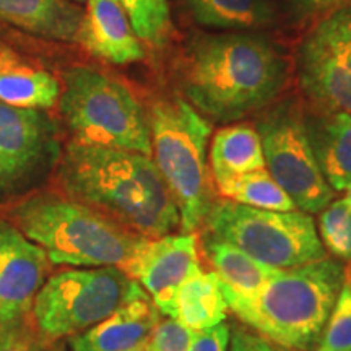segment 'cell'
Returning <instances> with one entry per match:
<instances>
[{
	"label": "cell",
	"instance_id": "obj_31",
	"mask_svg": "<svg viewBox=\"0 0 351 351\" xmlns=\"http://www.w3.org/2000/svg\"><path fill=\"white\" fill-rule=\"evenodd\" d=\"M291 7L300 20H320L333 12L351 7V0H291Z\"/></svg>",
	"mask_w": 351,
	"mask_h": 351
},
{
	"label": "cell",
	"instance_id": "obj_23",
	"mask_svg": "<svg viewBox=\"0 0 351 351\" xmlns=\"http://www.w3.org/2000/svg\"><path fill=\"white\" fill-rule=\"evenodd\" d=\"M223 199L232 200L236 204L245 205L258 210H271V212H291L298 210L295 202L280 184L271 178L267 168L251 171L215 187Z\"/></svg>",
	"mask_w": 351,
	"mask_h": 351
},
{
	"label": "cell",
	"instance_id": "obj_21",
	"mask_svg": "<svg viewBox=\"0 0 351 351\" xmlns=\"http://www.w3.org/2000/svg\"><path fill=\"white\" fill-rule=\"evenodd\" d=\"M228 302L221 280L213 271L192 276L176 295L174 317L192 330H205L223 324L228 314Z\"/></svg>",
	"mask_w": 351,
	"mask_h": 351
},
{
	"label": "cell",
	"instance_id": "obj_5",
	"mask_svg": "<svg viewBox=\"0 0 351 351\" xmlns=\"http://www.w3.org/2000/svg\"><path fill=\"white\" fill-rule=\"evenodd\" d=\"M152 160L181 217V232H195L215 204L207 145L212 122L181 96L160 98L148 112Z\"/></svg>",
	"mask_w": 351,
	"mask_h": 351
},
{
	"label": "cell",
	"instance_id": "obj_34",
	"mask_svg": "<svg viewBox=\"0 0 351 351\" xmlns=\"http://www.w3.org/2000/svg\"><path fill=\"white\" fill-rule=\"evenodd\" d=\"M345 200L348 202V205H350V208H351V184L348 186V189H346V197H345Z\"/></svg>",
	"mask_w": 351,
	"mask_h": 351
},
{
	"label": "cell",
	"instance_id": "obj_35",
	"mask_svg": "<svg viewBox=\"0 0 351 351\" xmlns=\"http://www.w3.org/2000/svg\"><path fill=\"white\" fill-rule=\"evenodd\" d=\"M73 2H77V3H80V2H86V0H73Z\"/></svg>",
	"mask_w": 351,
	"mask_h": 351
},
{
	"label": "cell",
	"instance_id": "obj_12",
	"mask_svg": "<svg viewBox=\"0 0 351 351\" xmlns=\"http://www.w3.org/2000/svg\"><path fill=\"white\" fill-rule=\"evenodd\" d=\"M51 267L43 247L0 217V327L26 322Z\"/></svg>",
	"mask_w": 351,
	"mask_h": 351
},
{
	"label": "cell",
	"instance_id": "obj_30",
	"mask_svg": "<svg viewBox=\"0 0 351 351\" xmlns=\"http://www.w3.org/2000/svg\"><path fill=\"white\" fill-rule=\"evenodd\" d=\"M230 339L231 327L225 322L205 330H194V339L189 351H228Z\"/></svg>",
	"mask_w": 351,
	"mask_h": 351
},
{
	"label": "cell",
	"instance_id": "obj_10",
	"mask_svg": "<svg viewBox=\"0 0 351 351\" xmlns=\"http://www.w3.org/2000/svg\"><path fill=\"white\" fill-rule=\"evenodd\" d=\"M60 152L49 114L0 103V208L36 192L54 174Z\"/></svg>",
	"mask_w": 351,
	"mask_h": 351
},
{
	"label": "cell",
	"instance_id": "obj_17",
	"mask_svg": "<svg viewBox=\"0 0 351 351\" xmlns=\"http://www.w3.org/2000/svg\"><path fill=\"white\" fill-rule=\"evenodd\" d=\"M83 12L72 0H0V20L49 41H75Z\"/></svg>",
	"mask_w": 351,
	"mask_h": 351
},
{
	"label": "cell",
	"instance_id": "obj_14",
	"mask_svg": "<svg viewBox=\"0 0 351 351\" xmlns=\"http://www.w3.org/2000/svg\"><path fill=\"white\" fill-rule=\"evenodd\" d=\"M75 41L104 62L127 65L145 57L125 12L116 0H86Z\"/></svg>",
	"mask_w": 351,
	"mask_h": 351
},
{
	"label": "cell",
	"instance_id": "obj_33",
	"mask_svg": "<svg viewBox=\"0 0 351 351\" xmlns=\"http://www.w3.org/2000/svg\"><path fill=\"white\" fill-rule=\"evenodd\" d=\"M127 351H147V341H145V343H142V345L135 346V348H132V350H127Z\"/></svg>",
	"mask_w": 351,
	"mask_h": 351
},
{
	"label": "cell",
	"instance_id": "obj_28",
	"mask_svg": "<svg viewBox=\"0 0 351 351\" xmlns=\"http://www.w3.org/2000/svg\"><path fill=\"white\" fill-rule=\"evenodd\" d=\"M51 343L26 322L0 327V351H54Z\"/></svg>",
	"mask_w": 351,
	"mask_h": 351
},
{
	"label": "cell",
	"instance_id": "obj_15",
	"mask_svg": "<svg viewBox=\"0 0 351 351\" xmlns=\"http://www.w3.org/2000/svg\"><path fill=\"white\" fill-rule=\"evenodd\" d=\"M161 313L140 287L114 313L88 330L70 337V351H127L148 341Z\"/></svg>",
	"mask_w": 351,
	"mask_h": 351
},
{
	"label": "cell",
	"instance_id": "obj_19",
	"mask_svg": "<svg viewBox=\"0 0 351 351\" xmlns=\"http://www.w3.org/2000/svg\"><path fill=\"white\" fill-rule=\"evenodd\" d=\"M202 252L221 283L243 298L256 296L276 271L274 267L256 261L239 247L207 231L202 239Z\"/></svg>",
	"mask_w": 351,
	"mask_h": 351
},
{
	"label": "cell",
	"instance_id": "obj_20",
	"mask_svg": "<svg viewBox=\"0 0 351 351\" xmlns=\"http://www.w3.org/2000/svg\"><path fill=\"white\" fill-rule=\"evenodd\" d=\"M265 168L261 135L251 124H231L219 129L213 135L210 147V171L213 186Z\"/></svg>",
	"mask_w": 351,
	"mask_h": 351
},
{
	"label": "cell",
	"instance_id": "obj_29",
	"mask_svg": "<svg viewBox=\"0 0 351 351\" xmlns=\"http://www.w3.org/2000/svg\"><path fill=\"white\" fill-rule=\"evenodd\" d=\"M228 351H287L274 341L249 327L236 326L231 328L230 348Z\"/></svg>",
	"mask_w": 351,
	"mask_h": 351
},
{
	"label": "cell",
	"instance_id": "obj_3",
	"mask_svg": "<svg viewBox=\"0 0 351 351\" xmlns=\"http://www.w3.org/2000/svg\"><path fill=\"white\" fill-rule=\"evenodd\" d=\"M3 218L43 247L52 265L117 267L130 278L150 239L57 191L26 195L3 208Z\"/></svg>",
	"mask_w": 351,
	"mask_h": 351
},
{
	"label": "cell",
	"instance_id": "obj_16",
	"mask_svg": "<svg viewBox=\"0 0 351 351\" xmlns=\"http://www.w3.org/2000/svg\"><path fill=\"white\" fill-rule=\"evenodd\" d=\"M304 122L320 173L333 192L346 191L351 184V116L313 111Z\"/></svg>",
	"mask_w": 351,
	"mask_h": 351
},
{
	"label": "cell",
	"instance_id": "obj_2",
	"mask_svg": "<svg viewBox=\"0 0 351 351\" xmlns=\"http://www.w3.org/2000/svg\"><path fill=\"white\" fill-rule=\"evenodd\" d=\"M56 191L145 238L181 225L178 205L152 156L70 140L54 169Z\"/></svg>",
	"mask_w": 351,
	"mask_h": 351
},
{
	"label": "cell",
	"instance_id": "obj_6",
	"mask_svg": "<svg viewBox=\"0 0 351 351\" xmlns=\"http://www.w3.org/2000/svg\"><path fill=\"white\" fill-rule=\"evenodd\" d=\"M59 112L72 142L152 156L148 112L130 88L91 67L62 77Z\"/></svg>",
	"mask_w": 351,
	"mask_h": 351
},
{
	"label": "cell",
	"instance_id": "obj_4",
	"mask_svg": "<svg viewBox=\"0 0 351 351\" xmlns=\"http://www.w3.org/2000/svg\"><path fill=\"white\" fill-rule=\"evenodd\" d=\"M343 283V265L330 257L276 269L256 296L221 283L228 307L249 328L293 351H315Z\"/></svg>",
	"mask_w": 351,
	"mask_h": 351
},
{
	"label": "cell",
	"instance_id": "obj_13",
	"mask_svg": "<svg viewBox=\"0 0 351 351\" xmlns=\"http://www.w3.org/2000/svg\"><path fill=\"white\" fill-rule=\"evenodd\" d=\"M202 271L195 232L148 239L132 278L145 289L161 315L174 317L176 295L187 280Z\"/></svg>",
	"mask_w": 351,
	"mask_h": 351
},
{
	"label": "cell",
	"instance_id": "obj_7",
	"mask_svg": "<svg viewBox=\"0 0 351 351\" xmlns=\"http://www.w3.org/2000/svg\"><path fill=\"white\" fill-rule=\"evenodd\" d=\"M207 232L274 269H293L327 257L314 218L301 210L271 212L215 200L204 221Z\"/></svg>",
	"mask_w": 351,
	"mask_h": 351
},
{
	"label": "cell",
	"instance_id": "obj_1",
	"mask_svg": "<svg viewBox=\"0 0 351 351\" xmlns=\"http://www.w3.org/2000/svg\"><path fill=\"white\" fill-rule=\"evenodd\" d=\"M287 56L258 32H195L174 60V80L205 119L236 122L270 106L288 82Z\"/></svg>",
	"mask_w": 351,
	"mask_h": 351
},
{
	"label": "cell",
	"instance_id": "obj_9",
	"mask_svg": "<svg viewBox=\"0 0 351 351\" xmlns=\"http://www.w3.org/2000/svg\"><path fill=\"white\" fill-rule=\"evenodd\" d=\"M265 168L295 202L309 215L322 212L333 200V189L320 173L306 132L304 112L293 101H283L258 121Z\"/></svg>",
	"mask_w": 351,
	"mask_h": 351
},
{
	"label": "cell",
	"instance_id": "obj_32",
	"mask_svg": "<svg viewBox=\"0 0 351 351\" xmlns=\"http://www.w3.org/2000/svg\"><path fill=\"white\" fill-rule=\"evenodd\" d=\"M21 64L20 56L15 51H12L10 47H5L3 44H0V73L3 70L13 67V65Z\"/></svg>",
	"mask_w": 351,
	"mask_h": 351
},
{
	"label": "cell",
	"instance_id": "obj_22",
	"mask_svg": "<svg viewBox=\"0 0 351 351\" xmlns=\"http://www.w3.org/2000/svg\"><path fill=\"white\" fill-rule=\"evenodd\" d=\"M62 93V83L52 73L19 64L0 73V103L20 109L54 108Z\"/></svg>",
	"mask_w": 351,
	"mask_h": 351
},
{
	"label": "cell",
	"instance_id": "obj_24",
	"mask_svg": "<svg viewBox=\"0 0 351 351\" xmlns=\"http://www.w3.org/2000/svg\"><path fill=\"white\" fill-rule=\"evenodd\" d=\"M125 12L132 29L140 41L160 47L171 33V10L168 0H116Z\"/></svg>",
	"mask_w": 351,
	"mask_h": 351
},
{
	"label": "cell",
	"instance_id": "obj_8",
	"mask_svg": "<svg viewBox=\"0 0 351 351\" xmlns=\"http://www.w3.org/2000/svg\"><path fill=\"white\" fill-rule=\"evenodd\" d=\"M137 288L117 267L65 269L46 280L29 317L43 339H70L109 317Z\"/></svg>",
	"mask_w": 351,
	"mask_h": 351
},
{
	"label": "cell",
	"instance_id": "obj_25",
	"mask_svg": "<svg viewBox=\"0 0 351 351\" xmlns=\"http://www.w3.org/2000/svg\"><path fill=\"white\" fill-rule=\"evenodd\" d=\"M319 238L332 256L351 262V208L345 199L332 200L319 217Z\"/></svg>",
	"mask_w": 351,
	"mask_h": 351
},
{
	"label": "cell",
	"instance_id": "obj_18",
	"mask_svg": "<svg viewBox=\"0 0 351 351\" xmlns=\"http://www.w3.org/2000/svg\"><path fill=\"white\" fill-rule=\"evenodd\" d=\"M184 13L208 32H261L275 26L274 0H178Z\"/></svg>",
	"mask_w": 351,
	"mask_h": 351
},
{
	"label": "cell",
	"instance_id": "obj_27",
	"mask_svg": "<svg viewBox=\"0 0 351 351\" xmlns=\"http://www.w3.org/2000/svg\"><path fill=\"white\" fill-rule=\"evenodd\" d=\"M194 339V330L178 319L160 320L147 341V351H189Z\"/></svg>",
	"mask_w": 351,
	"mask_h": 351
},
{
	"label": "cell",
	"instance_id": "obj_26",
	"mask_svg": "<svg viewBox=\"0 0 351 351\" xmlns=\"http://www.w3.org/2000/svg\"><path fill=\"white\" fill-rule=\"evenodd\" d=\"M315 351H351V262L343 265V283Z\"/></svg>",
	"mask_w": 351,
	"mask_h": 351
},
{
	"label": "cell",
	"instance_id": "obj_11",
	"mask_svg": "<svg viewBox=\"0 0 351 351\" xmlns=\"http://www.w3.org/2000/svg\"><path fill=\"white\" fill-rule=\"evenodd\" d=\"M296 75L313 111L351 116V7L320 19L302 38Z\"/></svg>",
	"mask_w": 351,
	"mask_h": 351
}]
</instances>
